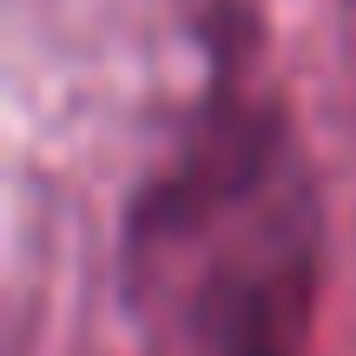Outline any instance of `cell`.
<instances>
[{
	"label": "cell",
	"instance_id": "cell-2",
	"mask_svg": "<svg viewBox=\"0 0 356 356\" xmlns=\"http://www.w3.org/2000/svg\"><path fill=\"white\" fill-rule=\"evenodd\" d=\"M231 356H297V343H244V350H231Z\"/></svg>",
	"mask_w": 356,
	"mask_h": 356
},
{
	"label": "cell",
	"instance_id": "cell-1",
	"mask_svg": "<svg viewBox=\"0 0 356 356\" xmlns=\"http://www.w3.org/2000/svg\"><path fill=\"white\" fill-rule=\"evenodd\" d=\"M132 277L185 304L218 350L297 343L310 304V198L270 119H231L198 139L132 231Z\"/></svg>",
	"mask_w": 356,
	"mask_h": 356
}]
</instances>
